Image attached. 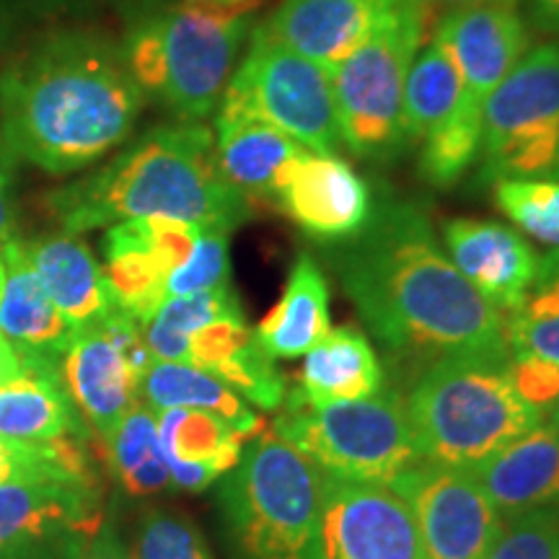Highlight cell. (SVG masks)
Masks as SVG:
<instances>
[{
  "label": "cell",
  "mask_w": 559,
  "mask_h": 559,
  "mask_svg": "<svg viewBox=\"0 0 559 559\" xmlns=\"http://www.w3.org/2000/svg\"><path fill=\"white\" fill-rule=\"evenodd\" d=\"M487 559H559V508L502 519Z\"/></svg>",
  "instance_id": "8d00e7d4"
},
{
  "label": "cell",
  "mask_w": 559,
  "mask_h": 559,
  "mask_svg": "<svg viewBox=\"0 0 559 559\" xmlns=\"http://www.w3.org/2000/svg\"><path fill=\"white\" fill-rule=\"evenodd\" d=\"M45 205L73 236L143 218L234 234L254 215V202L223 177L215 135L202 122L158 124L102 169L52 190Z\"/></svg>",
  "instance_id": "3957f363"
},
{
  "label": "cell",
  "mask_w": 559,
  "mask_h": 559,
  "mask_svg": "<svg viewBox=\"0 0 559 559\" xmlns=\"http://www.w3.org/2000/svg\"><path fill=\"white\" fill-rule=\"evenodd\" d=\"M79 559H135V555L124 544L117 523L111 519H104Z\"/></svg>",
  "instance_id": "60d3db41"
},
{
  "label": "cell",
  "mask_w": 559,
  "mask_h": 559,
  "mask_svg": "<svg viewBox=\"0 0 559 559\" xmlns=\"http://www.w3.org/2000/svg\"><path fill=\"white\" fill-rule=\"evenodd\" d=\"M16 153L9 148L3 135H0V247L16 239Z\"/></svg>",
  "instance_id": "ab89813d"
},
{
  "label": "cell",
  "mask_w": 559,
  "mask_h": 559,
  "mask_svg": "<svg viewBox=\"0 0 559 559\" xmlns=\"http://www.w3.org/2000/svg\"><path fill=\"white\" fill-rule=\"evenodd\" d=\"M389 487L409 508L428 559H487L502 519L472 472L419 459Z\"/></svg>",
  "instance_id": "4fadbf2b"
},
{
  "label": "cell",
  "mask_w": 559,
  "mask_h": 559,
  "mask_svg": "<svg viewBox=\"0 0 559 559\" xmlns=\"http://www.w3.org/2000/svg\"><path fill=\"white\" fill-rule=\"evenodd\" d=\"M0 436L26 443L86 436L60 370L21 368L16 379L0 383Z\"/></svg>",
  "instance_id": "484cf974"
},
{
  "label": "cell",
  "mask_w": 559,
  "mask_h": 559,
  "mask_svg": "<svg viewBox=\"0 0 559 559\" xmlns=\"http://www.w3.org/2000/svg\"><path fill=\"white\" fill-rule=\"evenodd\" d=\"M151 360L143 332L120 309L99 324L75 332L62 353L60 381L96 436H109L140 402V386Z\"/></svg>",
  "instance_id": "8fae6325"
},
{
  "label": "cell",
  "mask_w": 559,
  "mask_h": 559,
  "mask_svg": "<svg viewBox=\"0 0 559 559\" xmlns=\"http://www.w3.org/2000/svg\"><path fill=\"white\" fill-rule=\"evenodd\" d=\"M272 430L298 449L321 474L360 485H383L419 461L400 391L358 402L311 404L290 389Z\"/></svg>",
  "instance_id": "52a82bcc"
},
{
  "label": "cell",
  "mask_w": 559,
  "mask_h": 559,
  "mask_svg": "<svg viewBox=\"0 0 559 559\" xmlns=\"http://www.w3.org/2000/svg\"><path fill=\"white\" fill-rule=\"evenodd\" d=\"M260 5L174 0L130 21L124 58L145 96L164 104L177 122L215 115L254 29Z\"/></svg>",
  "instance_id": "277c9868"
},
{
  "label": "cell",
  "mask_w": 559,
  "mask_h": 559,
  "mask_svg": "<svg viewBox=\"0 0 559 559\" xmlns=\"http://www.w3.org/2000/svg\"><path fill=\"white\" fill-rule=\"evenodd\" d=\"M143 107L122 41L96 29L41 34L0 73V135L52 177L120 148Z\"/></svg>",
  "instance_id": "7a4b0ae2"
},
{
  "label": "cell",
  "mask_w": 559,
  "mask_h": 559,
  "mask_svg": "<svg viewBox=\"0 0 559 559\" xmlns=\"http://www.w3.org/2000/svg\"><path fill=\"white\" fill-rule=\"evenodd\" d=\"M213 3H221V5H260L262 0H213Z\"/></svg>",
  "instance_id": "bcb514c9"
},
{
  "label": "cell",
  "mask_w": 559,
  "mask_h": 559,
  "mask_svg": "<svg viewBox=\"0 0 559 559\" xmlns=\"http://www.w3.org/2000/svg\"><path fill=\"white\" fill-rule=\"evenodd\" d=\"M66 0H0V24L13 21L29 13H45L50 9H60Z\"/></svg>",
  "instance_id": "7bdbcfd3"
},
{
  "label": "cell",
  "mask_w": 559,
  "mask_h": 559,
  "mask_svg": "<svg viewBox=\"0 0 559 559\" xmlns=\"http://www.w3.org/2000/svg\"><path fill=\"white\" fill-rule=\"evenodd\" d=\"M400 5L402 0H283L262 24L285 47L332 73Z\"/></svg>",
  "instance_id": "ac0fdd59"
},
{
  "label": "cell",
  "mask_w": 559,
  "mask_h": 559,
  "mask_svg": "<svg viewBox=\"0 0 559 559\" xmlns=\"http://www.w3.org/2000/svg\"><path fill=\"white\" fill-rule=\"evenodd\" d=\"M109 469L130 498H151L171 487V474L158 443L156 409L138 402L120 423L104 436Z\"/></svg>",
  "instance_id": "f1b7e54d"
},
{
  "label": "cell",
  "mask_w": 559,
  "mask_h": 559,
  "mask_svg": "<svg viewBox=\"0 0 559 559\" xmlns=\"http://www.w3.org/2000/svg\"><path fill=\"white\" fill-rule=\"evenodd\" d=\"M492 200L521 234L559 249V181L502 179L492 185Z\"/></svg>",
  "instance_id": "e575fe53"
},
{
  "label": "cell",
  "mask_w": 559,
  "mask_h": 559,
  "mask_svg": "<svg viewBox=\"0 0 559 559\" xmlns=\"http://www.w3.org/2000/svg\"><path fill=\"white\" fill-rule=\"evenodd\" d=\"M430 41L456 68L459 104L485 111L492 91L531 50V26L519 5H459L436 21Z\"/></svg>",
  "instance_id": "2e32d148"
},
{
  "label": "cell",
  "mask_w": 559,
  "mask_h": 559,
  "mask_svg": "<svg viewBox=\"0 0 559 559\" xmlns=\"http://www.w3.org/2000/svg\"><path fill=\"white\" fill-rule=\"evenodd\" d=\"M104 277L115 306L145 326L166 298V264L153 249L143 221H124L104 234Z\"/></svg>",
  "instance_id": "4316f807"
},
{
  "label": "cell",
  "mask_w": 559,
  "mask_h": 559,
  "mask_svg": "<svg viewBox=\"0 0 559 559\" xmlns=\"http://www.w3.org/2000/svg\"><path fill=\"white\" fill-rule=\"evenodd\" d=\"M332 332L330 283L309 251L296 257L283 296L254 326L264 353L275 360L304 358Z\"/></svg>",
  "instance_id": "cb8c5ba5"
},
{
  "label": "cell",
  "mask_w": 559,
  "mask_h": 559,
  "mask_svg": "<svg viewBox=\"0 0 559 559\" xmlns=\"http://www.w3.org/2000/svg\"><path fill=\"white\" fill-rule=\"evenodd\" d=\"M3 277H5V267H3V257H0V290H3Z\"/></svg>",
  "instance_id": "c3c4849f"
},
{
  "label": "cell",
  "mask_w": 559,
  "mask_h": 559,
  "mask_svg": "<svg viewBox=\"0 0 559 559\" xmlns=\"http://www.w3.org/2000/svg\"><path fill=\"white\" fill-rule=\"evenodd\" d=\"M272 200L321 247L349 241L370 221L373 190L337 153L300 151L280 174Z\"/></svg>",
  "instance_id": "9a60e30c"
},
{
  "label": "cell",
  "mask_w": 559,
  "mask_h": 559,
  "mask_svg": "<svg viewBox=\"0 0 559 559\" xmlns=\"http://www.w3.org/2000/svg\"><path fill=\"white\" fill-rule=\"evenodd\" d=\"M132 555L135 559H213L198 523L169 508L145 510Z\"/></svg>",
  "instance_id": "d590c367"
},
{
  "label": "cell",
  "mask_w": 559,
  "mask_h": 559,
  "mask_svg": "<svg viewBox=\"0 0 559 559\" xmlns=\"http://www.w3.org/2000/svg\"><path fill=\"white\" fill-rule=\"evenodd\" d=\"M215 156L230 185L249 202L272 200L280 174L300 151L296 140L239 109H215Z\"/></svg>",
  "instance_id": "603a6c76"
},
{
  "label": "cell",
  "mask_w": 559,
  "mask_h": 559,
  "mask_svg": "<svg viewBox=\"0 0 559 559\" xmlns=\"http://www.w3.org/2000/svg\"><path fill=\"white\" fill-rule=\"evenodd\" d=\"M510 358L456 355L419 370L404 396L419 459L472 472L544 419L510 381Z\"/></svg>",
  "instance_id": "5b68a950"
},
{
  "label": "cell",
  "mask_w": 559,
  "mask_h": 559,
  "mask_svg": "<svg viewBox=\"0 0 559 559\" xmlns=\"http://www.w3.org/2000/svg\"><path fill=\"white\" fill-rule=\"evenodd\" d=\"M472 474L500 519L559 508V428L542 423L474 466Z\"/></svg>",
  "instance_id": "ffe728a7"
},
{
  "label": "cell",
  "mask_w": 559,
  "mask_h": 559,
  "mask_svg": "<svg viewBox=\"0 0 559 559\" xmlns=\"http://www.w3.org/2000/svg\"><path fill=\"white\" fill-rule=\"evenodd\" d=\"M423 3L459 9V5H521V0H423Z\"/></svg>",
  "instance_id": "f6af8a7d"
},
{
  "label": "cell",
  "mask_w": 559,
  "mask_h": 559,
  "mask_svg": "<svg viewBox=\"0 0 559 559\" xmlns=\"http://www.w3.org/2000/svg\"><path fill=\"white\" fill-rule=\"evenodd\" d=\"M296 389L311 404L358 402L381 394L386 376L358 326H337L304 355Z\"/></svg>",
  "instance_id": "d4e9b609"
},
{
  "label": "cell",
  "mask_w": 559,
  "mask_h": 559,
  "mask_svg": "<svg viewBox=\"0 0 559 559\" xmlns=\"http://www.w3.org/2000/svg\"><path fill=\"white\" fill-rule=\"evenodd\" d=\"M156 423L171 487L181 492H202L226 477L254 440L223 417L198 409H160Z\"/></svg>",
  "instance_id": "44dd1931"
},
{
  "label": "cell",
  "mask_w": 559,
  "mask_h": 559,
  "mask_svg": "<svg viewBox=\"0 0 559 559\" xmlns=\"http://www.w3.org/2000/svg\"><path fill=\"white\" fill-rule=\"evenodd\" d=\"M481 132H485V111L456 102L451 115L419 143V177L436 190L459 185L461 177L479 160Z\"/></svg>",
  "instance_id": "d6a6232c"
},
{
  "label": "cell",
  "mask_w": 559,
  "mask_h": 559,
  "mask_svg": "<svg viewBox=\"0 0 559 559\" xmlns=\"http://www.w3.org/2000/svg\"><path fill=\"white\" fill-rule=\"evenodd\" d=\"M510 355H536L559 366V249L539 257L523 304L506 317Z\"/></svg>",
  "instance_id": "1f68e13d"
},
{
  "label": "cell",
  "mask_w": 559,
  "mask_h": 559,
  "mask_svg": "<svg viewBox=\"0 0 559 559\" xmlns=\"http://www.w3.org/2000/svg\"><path fill=\"white\" fill-rule=\"evenodd\" d=\"M3 257V290H0V334L19 355L21 368L60 370L75 330L47 296L39 283L24 241L11 239L0 247Z\"/></svg>",
  "instance_id": "d6986e66"
},
{
  "label": "cell",
  "mask_w": 559,
  "mask_h": 559,
  "mask_svg": "<svg viewBox=\"0 0 559 559\" xmlns=\"http://www.w3.org/2000/svg\"><path fill=\"white\" fill-rule=\"evenodd\" d=\"M324 249L345 296L391 358L419 370L456 355L510 358L506 317L456 270L417 202L376 200L358 236Z\"/></svg>",
  "instance_id": "6da1fadb"
},
{
  "label": "cell",
  "mask_w": 559,
  "mask_h": 559,
  "mask_svg": "<svg viewBox=\"0 0 559 559\" xmlns=\"http://www.w3.org/2000/svg\"><path fill=\"white\" fill-rule=\"evenodd\" d=\"M21 373V360L19 355L13 353V347L5 342L3 334H0V383H9Z\"/></svg>",
  "instance_id": "ee69618b"
},
{
  "label": "cell",
  "mask_w": 559,
  "mask_h": 559,
  "mask_svg": "<svg viewBox=\"0 0 559 559\" xmlns=\"http://www.w3.org/2000/svg\"><path fill=\"white\" fill-rule=\"evenodd\" d=\"M430 32V5L402 0L345 62L332 70L340 143L360 160L396 158L407 148L402 132L404 83Z\"/></svg>",
  "instance_id": "ba28073f"
},
{
  "label": "cell",
  "mask_w": 559,
  "mask_h": 559,
  "mask_svg": "<svg viewBox=\"0 0 559 559\" xmlns=\"http://www.w3.org/2000/svg\"><path fill=\"white\" fill-rule=\"evenodd\" d=\"M230 234L221 228H202L190 260L166 280V296H194L230 285Z\"/></svg>",
  "instance_id": "74e56055"
},
{
  "label": "cell",
  "mask_w": 559,
  "mask_h": 559,
  "mask_svg": "<svg viewBox=\"0 0 559 559\" xmlns=\"http://www.w3.org/2000/svg\"><path fill=\"white\" fill-rule=\"evenodd\" d=\"M96 479L0 487V559H79L102 526Z\"/></svg>",
  "instance_id": "7c38bea8"
},
{
  "label": "cell",
  "mask_w": 559,
  "mask_h": 559,
  "mask_svg": "<svg viewBox=\"0 0 559 559\" xmlns=\"http://www.w3.org/2000/svg\"><path fill=\"white\" fill-rule=\"evenodd\" d=\"M477 181H559V39L531 47L513 73L492 91Z\"/></svg>",
  "instance_id": "9c48e42d"
},
{
  "label": "cell",
  "mask_w": 559,
  "mask_h": 559,
  "mask_svg": "<svg viewBox=\"0 0 559 559\" xmlns=\"http://www.w3.org/2000/svg\"><path fill=\"white\" fill-rule=\"evenodd\" d=\"M140 396L151 409H198L218 415L226 423L241 430L247 438H257L264 430V423L254 409L226 386L218 376L207 373L192 362L151 360L143 376Z\"/></svg>",
  "instance_id": "83f0119b"
},
{
  "label": "cell",
  "mask_w": 559,
  "mask_h": 559,
  "mask_svg": "<svg viewBox=\"0 0 559 559\" xmlns=\"http://www.w3.org/2000/svg\"><path fill=\"white\" fill-rule=\"evenodd\" d=\"M218 107L257 117L313 153H337L342 145L330 70L285 47L264 24L251 29Z\"/></svg>",
  "instance_id": "30bf717a"
},
{
  "label": "cell",
  "mask_w": 559,
  "mask_h": 559,
  "mask_svg": "<svg viewBox=\"0 0 559 559\" xmlns=\"http://www.w3.org/2000/svg\"><path fill=\"white\" fill-rule=\"evenodd\" d=\"M228 317H243V309L236 290L223 285L194 296L166 298L156 317L140 326V332L153 360L187 362V340L202 326Z\"/></svg>",
  "instance_id": "f546056e"
},
{
  "label": "cell",
  "mask_w": 559,
  "mask_h": 559,
  "mask_svg": "<svg viewBox=\"0 0 559 559\" xmlns=\"http://www.w3.org/2000/svg\"><path fill=\"white\" fill-rule=\"evenodd\" d=\"M461 96V79L438 45H423L412 62L402 102V132L412 143H423L445 117L451 115Z\"/></svg>",
  "instance_id": "4dcf8cb0"
},
{
  "label": "cell",
  "mask_w": 559,
  "mask_h": 559,
  "mask_svg": "<svg viewBox=\"0 0 559 559\" xmlns=\"http://www.w3.org/2000/svg\"><path fill=\"white\" fill-rule=\"evenodd\" d=\"M24 249L47 296L75 332L99 324L117 311L102 264L73 234L62 230L39 236L24 241Z\"/></svg>",
  "instance_id": "7402d4cb"
},
{
  "label": "cell",
  "mask_w": 559,
  "mask_h": 559,
  "mask_svg": "<svg viewBox=\"0 0 559 559\" xmlns=\"http://www.w3.org/2000/svg\"><path fill=\"white\" fill-rule=\"evenodd\" d=\"M508 370L521 400L547 423L559 402L557 362L536 358V355H510Z\"/></svg>",
  "instance_id": "f35d334b"
},
{
  "label": "cell",
  "mask_w": 559,
  "mask_h": 559,
  "mask_svg": "<svg viewBox=\"0 0 559 559\" xmlns=\"http://www.w3.org/2000/svg\"><path fill=\"white\" fill-rule=\"evenodd\" d=\"M443 249L472 288L502 317L523 304L539 270V254L526 236L498 221H449L443 226Z\"/></svg>",
  "instance_id": "e0dca14e"
},
{
  "label": "cell",
  "mask_w": 559,
  "mask_h": 559,
  "mask_svg": "<svg viewBox=\"0 0 559 559\" xmlns=\"http://www.w3.org/2000/svg\"><path fill=\"white\" fill-rule=\"evenodd\" d=\"M521 3L526 9L523 19L528 21V26L559 39V0H521Z\"/></svg>",
  "instance_id": "b9f144b4"
},
{
  "label": "cell",
  "mask_w": 559,
  "mask_h": 559,
  "mask_svg": "<svg viewBox=\"0 0 559 559\" xmlns=\"http://www.w3.org/2000/svg\"><path fill=\"white\" fill-rule=\"evenodd\" d=\"M547 423H551L555 428H559V402H557V407H555V412H551V417L547 419Z\"/></svg>",
  "instance_id": "7dc6e473"
},
{
  "label": "cell",
  "mask_w": 559,
  "mask_h": 559,
  "mask_svg": "<svg viewBox=\"0 0 559 559\" xmlns=\"http://www.w3.org/2000/svg\"><path fill=\"white\" fill-rule=\"evenodd\" d=\"M81 440L26 443L0 436V487L41 479H96Z\"/></svg>",
  "instance_id": "836d02e7"
},
{
  "label": "cell",
  "mask_w": 559,
  "mask_h": 559,
  "mask_svg": "<svg viewBox=\"0 0 559 559\" xmlns=\"http://www.w3.org/2000/svg\"><path fill=\"white\" fill-rule=\"evenodd\" d=\"M218 513L230 559H324L321 472L275 430L221 479Z\"/></svg>",
  "instance_id": "8992f818"
},
{
  "label": "cell",
  "mask_w": 559,
  "mask_h": 559,
  "mask_svg": "<svg viewBox=\"0 0 559 559\" xmlns=\"http://www.w3.org/2000/svg\"><path fill=\"white\" fill-rule=\"evenodd\" d=\"M324 559H428L409 508L391 487L321 474Z\"/></svg>",
  "instance_id": "5bb4252c"
}]
</instances>
